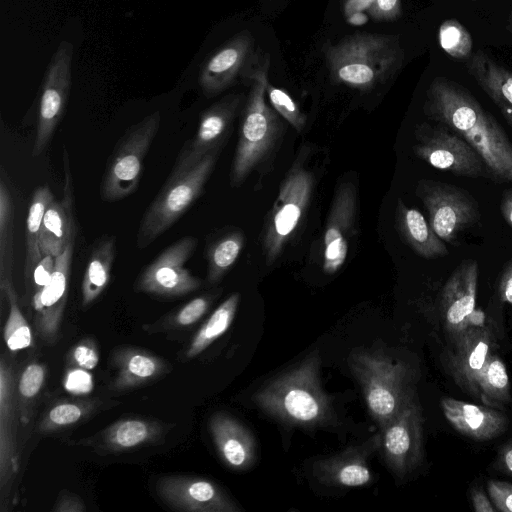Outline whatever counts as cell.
<instances>
[{"instance_id":"cell-25","label":"cell","mask_w":512,"mask_h":512,"mask_svg":"<svg viewBox=\"0 0 512 512\" xmlns=\"http://www.w3.org/2000/svg\"><path fill=\"white\" fill-rule=\"evenodd\" d=\"M209 429L216 450L227 466L234 470H245L254 463L255 440L240 421L218 412L210 418Z\"/></svg>"},{"instance_id":"cell-36","label":"cell","mask_w":512,"mask_h":512,"mask_svg":"<svg viewBox=\"0 0 512 512\" xmlns=\"http://www.w3.org/2000/svg\"><path fill=\"white\" fill-rule=\"evenodd\" d=\"M1 296H5L9 303V315L3 329L6 346L12 352L30 347L33 343L31 328L19 307L13 282L1 290Z\"/></svg>"},{"instance_id":"cell-38","label":"cell","mask_w":512,"mask_h":512,"mask_svg":"<svg viewBox=\"0 0 512 512\" xmlns=\"http://www.w3.org/2000/svg\"><path fill=\"white\" fill-rule=\"evenodd\" d=\"M98 403L92 401H63L53 405L39 424V430L50 433L78 423L87 417Z\"/></svg>"},{"instance_id":"cell-4","label":"cell","mask_w":512,"mask_h":512,"mask_svg":"<svg viewBox=\"0 0 512 512\" xmlns=\"http://www.w3.org/2000/svg\"><path fill=\"white\" fill-rule=\"evenodd\" d=\"M323 50L333 81L360 91L388 81L404 60L397 35L357 32Z\"/></svg>"},{"instance_id":"cell-5","label":"cell","mask_w":512,"mask_h":512,"mask_svg":"<svg viewBox=\"0 0 512 512\" xmlns=\"http://www.w3.org/2000/svg\"><path fill=\"white\" fill-rule=\"evenodd\" d=\"M309 147L302 146L285 174L272 207L267 213L261 234V247L267 266L282 254L297 231L312 198L313 172L306 167Z\"/></svg>"},{"instance_id":"cell-40","label":"cell","mask_w":512,"mask_h":512,"mask_svg":"<svg viewBox=\"0 0 512 512\" xmlns=\"http://www.w3.org/2000/svg\"><path fill=\"white\" fill-rule=\"evenodd\" d=\"M265 91L269 104L281 118L290 124L296 132H302L306 125L307 117L300 110L294 99L285 90L273 86L268 81V77L265 80Z\"/></svg>"},{"instance_id":"cell-52","label":"cell","mask_w":512,"mask_h":512,"mask_svg":"<svg viewBox=\"0 0 512 512\" xmlns=\"http://www.w3.org/2000/svg\"><path fill=\"white\" fill-rule=\"evenodd\" d=\"M485 315L482 310L474 309L466 319V331L468 329L485 328Z\"/></svg>"},{"instance_id":"cell-6","label":"cell","mask_w":512,"mask_h":512,"mask_svg":"<svg viewBox=\"0 0 512 512\" xmlns=\"http://www.w3.org/2000/svg\"><path fill=\"white\" fill-rule=\"evenodd\" d=\"M348 362L362 388L370 415L382 428L413 390L409 367L383 351L370 349L353 351Z\"/></svg>"},{"instance_id":"cell-19","label":"cell","mask_w":512,"mask_h":512,"mask_svg":"<svg viewBox=\"0 0 512 512\" xmlns=\"http://www.w3.org/2000/svg\"><path fill=\"white\" fill-rule=\"evenodd\" d=\"M20 419L14 368L4 356L0 360V490L2 498L19 469L17 421Z\"/></svg>"},{"instance_id":"cell-14","label":"cell","mask_w":512,"mask_h":512,"mask_svg":"<svg viewBox=\"0 0 512 512\" xmlns=\"http://www.w3.org/2000/svg\"><path fill=\"white\" fill-rule=\"evenodd\" d=\"M241 103L240 94H229L200 114L194 136L182 147L167 178L186 173L207 154L223 148Z\"/></svg>"},{"instance_id":"cell-11","label":"cell","mask_w":512,"mask_h":512,"mask_svg":"<svg viewBox=\"0 0 512 512\" xmlns=\"http://www.w3.org/2000/svg\"><path fill=\"white\" fill-rule=\"evenodd\" d=\"M73 45L61 41L47 66L40 90L32 154L40 156L64 115L72 83Z\"/></svg>"},{"instance_id":"cell-16","label":"cell","mask_w":512,"mask_h":512,"mask_svg":"<svg viewBox=\"0 0 512 512\" xmlns=\"http://www.w3.org/2000/svg\"><path fill=\"white\" fill-rule=\"evenodd\" d=\"M358 207V188L351 180L335 187L323 234V270L335 274L344 265L349 242L354 234Z\"/></svg>"},{"instance_id":"cell-3","label":"cell","mask_w":512,"mask_h":512,"mask_svg":"<svg viewBox=\"0 0 512 512\" xmlns=\"http://www.w3.org/2000/svg\"><path fill=\"white\" fill-rule=\"evenodd\" d=\"M269 57L259 54L247 80L250 90L242 110L238 142L230 172L232 187L247 177L275 152L285 131L281 116L266 102L265 80Z\"/></svg>"},{"instance_id":"cell-47","label":"cell","mask_w":512,"mask_h":512,"mask_svg":"<svg viewBox=\"0 0 512 512\" xmlns=\"http://www.w3.org/2000/svg\"><path fill=\"white\" fill-rule=\"evenodd\" d=\"M500 300L512 306V259L504 266L498 284Z\"/></svg>"},{"instance_id":"cell-7","label":"cell","mask_w":512,"mask_h":512,"mask_svg":"<svg viewBox=\"0 0 512 512\" xmlns=\"http://www.w3.org/2000/svg\"><path fill=\"white\" fill-rule=\"evenodd\" d=\"M221 149L207 154L186 173L167 178L145 210L136 234V246L144 249L167 231L203 193Z\"/></svg>"},{"instance_id":"cell-12","label":"cell","mask_w":512,"mask_h":512,"mask_svg":"<svg viewBox=\"0 0 512 512\" xmlns=\"http://www.w3.org/2000/svg\"><path fill=\"white\" fill-rule=\"evenodd\" d=\"M197 244L198 240L193 236L173 242L143 268L135 282V290L163 298L180 297L198 290L202 281L186 267Z\"/></svg>"},{"instance_id":"cell-29","label":"cell","mask_w":512,"mask_h":512,"mask_svg":"<svg viewBox=\"0 0 512 512\" xmlns=\"http://www.w3.org/2000/svg\"><path fill=\"white\" fill-rule=\"evenodd\" d=\"M162 433L163 427L158 422L142 418H125L104 429L100 433V440L106 450L119 452L151 443L159 439Z\"/></svg>"},{"instance_id":"cell-26","label":"cell","mask_w":512,"mask_h":512,"mask_svg":"<svg viewBox=\"0 0 512 512\" xmlns=\"http://www.w3.org/2000/svg\"><path fill=\"white\" fill-rule=\"evenodd\" d=\"M466 68L512 127V72L481 50L472 53Z\"/></svg>"},{"instance_id":"cell-17","label":"cell","mask_w":512,"mask_h":512,"mask_svg":"<svg viewBox=\"0 0 512 512\" xmlns=\"http://www.w3.org/2000/svg\"><path fill=\"white\" fill-rule=\"evenodd\" d=\"M156 493L169 508L184 512H239L241 508L214 482L172 475L157 480Z\"/></svg>"},{"instance_id":"cell-41","label":"cell","mask_w":512,"mask_h":512,"mask_svg":"<svg viewBox=\"0 0 512 512\" xmlns=\"http://www.w3.org/2000/svg\"><path fill=\"white\" fill-rule=\"evenodd\" d=\"M213 298V294H203L193 298L172 314L168 323L180 328L193 325L207 312Z\"/></svg>"},{"instance_id":"cell-27","label":"cell","mask_w":512,"mask_h":512,"mask_svg":"<svg viewBox=\"0 0 512 512\" xmlns=\"http://www.w3.org/2000/svg\"><path fill=\"white\" fill-rule=\"evenodd\" d=\"M395 228L401 239L423 258L434 259L449 253L423 214L408 207L401 198L396 203Z\"/></svg>"},{"instance_id":"cell-46","label":"cell","mask_w":512,"mask_h":512,"mask_svg":"<svg viewBox=\"0 0 512 512\" xmlns=\"http://www.w3.org/2000/svg\"><path fill=\"white\" fill-rule=\"evenodd\" d=\"M55 257L44 255L36 264L31 275L32 295L40 291L49 282L54 270Z\"/></svg>"},{"instance_id":"cell-45","label":"cell","mask_w":512,"mask_h":512,"mask_svg":"<svg viewBox=\"0 0 512 512\" xmlns=\"http://www.w3.org/2000/svg\"><path fill=\"white\" fill-rule=\"evenodd\" d=\"M377 21H391L402 14L401 0H374L366 10Z\"/></svg>"},{"instance_id":"cell-48","label":"cell","mask_w":512,"mask_h":512,"mask_svg":"<svg viewBox=\"0 0 512 512\" xmlns=\"http://www.w3.org/2000/svg\"><path fill=\"white\" fill-rule=\"evenodd\" d=\"M85 510L86 507L83 501L76 495L67 492L58 498L52 509V511L56 512H83Z\"/></svg>"},{"instance_id":"cell-13","label":"cell","mask_w":512,"mask_h":512,"mask_svg":"<svg viewBox=\"0 0 512 512\" xmlns=\"http://www.w3.org/2000/svg\"><path fill=\"white\" fill-rule=\"evenodd\" d=\"M414 137L413 153L430 166L458 176H489L478 153L453 131L421 123L415 128Z\"/></svg>"},{"instance_id":"cell-49","label":"cell","mask_w":512,"mask_h":512,"mask_svg":"<svg viewBox=\"0 0 512 512\" xmlns=\"http://www.w3.org/2000/svg\"><path fill=\"white\" fill-rule=\"evenodd\" d=\"M473 509L476 512H495L497 511L491 500L488 499L482 489L474 488L471 492Z\"/></svg>"},{"instance_id":"cell-1","label":"cell","mask_w":512,"mask_h":512,"mask_svg":"<svg viewBox=\"0 0 512 512\" xmlns=\"http://www.w3.org/2000/svg\"><path fill=\"white\" fill-rule=\"evenodd\" d=\"M424 112L467 141L484 162L489 177L512 183V143L465 87L445 77L434 78L426 91Z\"/></svg>"},{"instance_id":"cell-37","label":"cell","mask_w":512,"mask_h":512,"mask_svg":"<svg viewBox=\"0 0 512 512\" xmlns=\"http://www.w3.org/2000/svg\"><path fill=\"white\" fill-rule=\"evenodd\" d=\"M47 369L40 362L32 361L25 366L17 382L20 423L27 425L33 415L38 395L44 385Z\"/></svg>"},{"instance_id":"cell-34","label":"cell","mask_w":512,"mask_h":512,"mask_svg":"<svg viewBox=\"0 0 512 512\" xmlns=\"http://www.w3.org/2000/svg\"><path fill=\"white\" fill-rule=\"evenodd\" d=\"M54 200L49 185H42L33 192L26 219L25 275L31 277L36 264L43 257L40 249V232L44 214Z\"/></svg>"},{"instance_id":"cell-10","label":"cell","mask_w":512,"mask_h":512,"mask_svg":"<svg viewBox=\"0 0 512 512\" xmlns=\"http://www.w3.org/2000/svg\"><path fill=\"white\" fill-rule=\"evenodd\" d=\"M380 448L388 467L399 477L413 472L422 463L423 416L412 390L396 415L381 428Z\"/></svg>"},{"instance_id":"cell-21","label":"cell","mask_w":512,"mask_h":512,"mask_svg":"<svg viewBox=\"0 0 512 512\" xmlns=\"http://www.w3.org/2000/svg\"><path fill=\"white\" fill-rule=\"evenodd\" d=\"M491 332L485 328L468 329L447 353L448 371L455 383L477 398V380L493 351Z\"/></svg>"},{"instance_id":"cell-2","label":"cell","mask_w":512,"mask_h":512,"mask_svg":"<svg viewBox=\"0 0 512 512\" xmlns=\"http://www.w3.org/2000/svg\"><path fill=\"white\" fill-rule=\"evenodd\" d=\"M320 364L319 353L313 351L257 390L254 403L289 425L315 427L330 422L334 414L321 385Z\"/></svg>"},{"instance_id":"cell-31","label":"cell","mask_w":512,"mask_h":512,"mask_svg":"<svg viewBox=\"0 0 512 512\" xmlns=\"http://www.w3.org/2000/svg\"><path fill=\"white\" fill-rule=\"evenodd\" d=\"M14 264V203L8 176L0 175V291L12 283Z\"/></svg>"},{"instance_id":"cell-53","label":"cell","mask_w":512,"mask_h":512,"mask_svg":"<svg viewBox=\"0 0 512 512\" xmlns=\"http://www.w3.org/2000/svg\"><path fill=\"white\" fill-rule=\"evenodd\" d=\"M509 26L512 30V12L510 13V16H509Z\"/></svg>"},{"instance_id":"cell-18","label":"cell","mask_w":512,"mask_h":512,"mask_svg":"<svg viewBox=\"0 0 512 512\" xmlns=\"http://www.w3.org/2000/svg\"><path fill=\"white\" fill-rule=\"evenodd\" d=\"M75 239L55 257L54 270L47 285L32 295L33 323L40 338L47 344L58 340L64 315Z\"/></svg>"},{"instance_id":"cell-30","label":"cell","mask_w":512,"mask_h":512,"mask_svg":"<svg viewBox=\"0 0 512 512\" xmlns=\"http://www.w3.org/2000/svg\"><path fill=\"white\" fill-rule=\"evenodd\" d=\"M115 239L102 237L93 247L84 272L81 292L82 305H91L107 287L115 259Z\"/></svg>"},{"instance_id":"cell-22","label":"cell","mask_w":512,"mask_h":512,"mask_svg":"<svg viewBox=\"0 0 512 512\" xmlns=\"http://www.w3.org/2000/svg\"><path fill=\"white\" fill-rule=\"evenodd\" d=\"M380 440V433H377L356 447L317 462L314 474L321 482L332 486L360 487L368 484L372 476L367 460L380 447Z\"/></svg>"},{"instance_id":"cell-42","label":"cell","mask_w":512,"mask_h":512,"mask_svg":"<svg viewBox=\"0 0 512 512\" xmlns=\"http://www.w3.org/2000/svg\"><path fill=\"white\" fill-rule=\"evenodd\" d=\"M99 362L97 345L92 338H84L74 345L67 355V363L85 370L94 369Z\"/></svg>"},{"instance_id":"cell-20","label":"cell","mask_w":512,"mask_h":512,"mask_svg":"<svg viewBox=\"0 0 512 512\" xmlns=\"http://www.w3.org/2000/svg\"><path fill=\"white\" fill-rule=\"evenodd\" d=\"M478 274L475 260L463 261L443 286L441 310L445 328L453 343L466 332V319L475 309Z\"/></svg>"},{"instance_id":"cell-33","label":"cell","mask_w":512,"mask_h":512,"mask_svg":"<svg viewBox=\"0 0 512 512\" xmlns=\"http://www.w3.org/2000/svg\"><path fill=\"white\" fill-rule=\"evenodd\" d=\"M477 398L483 405L503 409L511 400L510 381L506 366L499 356L491 353L477 380Z\"/></svg>"},{"instance_id":"cell-15","label":"cell","mask_w":512,"mask_h":512,"mask_svg":"<svg viewBox=\"0 0 512 512\" xmlns=\"http://www.w3.org/2000/svg\"><path fill=\"white\" fill-rule=\"evenodd\" d=\"M259 54L250 32L235 35L202 66L198 81L203 94L211 98L234 85L238 78L246 80Z\"/></svg>"},{"instance_id":"cell-51","label":"cell","mask_w":512,"mask_h":512,"mask_svg":"<svg viewBox=\"0 0 512 512\" xmlns=\"http://www.w3.org/2000/svg\"><path fill=\"white\" fill-rule=\"evenodd\" d=\"M500 210L504 220L512 229V190H508L503 194Z\"/></svg>"},{"instance_id":"cell-32","label":"cell","mask_w":512,"mask_h":512,"mask_svg":"<svg viewBox=\"0 0 512 512\" xmlns=\"http://www.w3.org/2000/svg\"><path fill=\"white\" fill-rule=\"evenodd\" d=\"M245 246L241 230H230L213 239L206 249L208 285H216L238 260Z\"/></svg>"},{"instance_id":"cell-8","label":"cell","mask_w":512,"mask_h":512,"mask_svg":"<svg viewBox=\"0 0 512 512\" xmlns=\"http://www.w3.org/2000/svg\"><path fill=\"white\" fill-rule=\"evenodd\" d=\"M161 118L158 110L150 113L130 126L118 140L102 177V201H119L136 191L146 155L160 128Z\"/></svg>"},{"instance_id":"cell-9","label":"cell","mask_w":512,"mask_h":512,"mask_svg":"<svg viewBox=\"0 0 512 512\" xmlns=\"http://www.w3.org/2000/svg\"><path fill=\"white\" fill-rule=\"evenodd\" d=\"M416 194L431 227L445 243H455L461 232L479 221L477 202L458 186L424 179L418 182Z\"/></svg>"},{"instance_id":"cell-50","label":"cell","mask_w":512,"mask_h":512,"mask_svg":"<svg viewBox=\"0 0 512 512\" xmlns=\"http://www.w3.org/2000/svg\"><path fill=\"white\" fill-rule=\"evenodd\" d=\"M374 0H343L344 15L351 20L359 15L368 7Z\"/></svg>"},{"instance_id":"cell-35","label":"cell","mask_w":512,"mask_h":512,"mask_svg":"<svg viewBox=\"0 0 512 512\" xmlns=\"http://www.w3.org/2000/svg\"><path fill=\"white\" fill-rule=\"evenodd\" d=\"M240 301L239 293L226 298L210 315L192 338L185 358L191 359L202 353L231 326Z\"/></svg>"},{"instance_id":"cell-44","label":"cell","mask_w":512,"mask_h":512,"mask_svg":"<svg viewBox=\"0 0 512 512\" xmlns=\"http://www.w3.org/2000/svg\"><path fill=\"white\" fill-rule=\"evenodd\" d=\"M487 491L497 511L512 512V484L507 481L491 479L487 482Z\"/></svg>"},{"instance_id":"cell-23","label":"cell","mask_w":512,"mask_h":512,"mask_svg":"<svg viewBox=\"0 0 512 512\" xmlns=\"http://www.w3.org/2000/svg\"><path fill=\"white\" fill-rule=\"evenodd\" d=\"M445 419L460 434L477 441H489L508 428V420L497 409L467 403L451 397L440 401Z\"/></svg>"},{"instance_id":"cell-28","label":"cell","mask_w":512,"mask_h":512,"mask_svg":"<svg viewBox=\"0 0 512 512\" xmlns=\"http://www.w3.org/2000/svg\"><path fill=\"white\" fill-rule=\"evenodd\" d=\"M114 390L123 391L147 384L168 371V364L156 355L137 348H124L113 358Z\"/></svg>"},{"instance_id":"cell-43","label":"cell","mask_w":512,"mask_h":512,"mask_svg":"<svg viewBox=\"0 0 512 512\" xmlns=\"http://www.w3.org/2000/svg\"><path fill=\"white\" fill-rule=\"evenodd\" d=\"M93 378L88 370L70 367L67 369L64 379V389L74 395H85L93 389Z\"/></svg>"},{"instance_id":"cell-24","label":"cell","mask_w":512,"mask_h":512,"mask_svg":"<svg viewBox=\"0 0 512 512\" xmlns=\"http://www.w3.org/2000/svg\"><path fill=\"white\" fill-rule=\"evenodd\" d=\"M65 186L62 200H53L48 206L41 226L40 249L42 255L59 256L75 239L76 227L73 213V181L69 159L63 150Z\"/></svg>"},{"instance_id":"cell-39","label":"cell","mask_w":512,"mask_h":512,"mask_svg":"<svg viewBox=\"0 0 512 512\" xmlns=\"http://www.w3.org/2000/svg\"><path fill=\"white\" fill-rule=\"evenodd\" d=\"M438 41L442 50L454 59L468 60L472 55V37L456 19H447L441 23Z\"/></svg>"}]
</instances>
